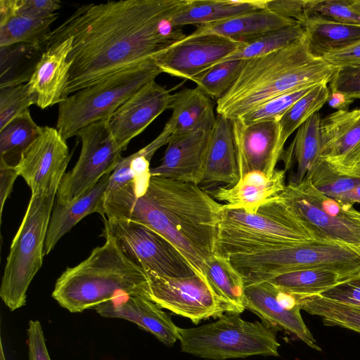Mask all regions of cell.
Masks as SVG:
<instances>
[{"label":"cell","mask_w":360,"mask_h":360,"mask_svg":"<svg viewBox=\"0 0 360 360\" xmlns=\"http://www.w3.org/2000/svg\"><path fill=\"white\" fill-rule=\"evenodd\" d=\"M72 49V39L68 38L46 50L27 82L36 104L45 109L63 100L70 63L68 60Z\"/></svg>","instance_id":"7402d4cb"},{"label":"cell","mask_w":360,"mask_h":360,"mask_svg":"<svg viewBox=\"0 0 360 360\" xmlns=\"http://www.w3.org/2000/svg\"><path fill=\"white\" fill-rule=\"evenodd\" d=\"M33 104L36 99L27 83L0 88V130Z\"/></svg>","instance_id":"ee69618b"},{"label":"cell","mask_w":360,"mask_h":360,"mask_svg":"<svg viewBox=\"0 0 360 360\" xmlns=\"http://www.w3.org/2000/svg\"><path fill=\"white\" fill-rule=\"evenodd\" d=\"M245 61L232 60L217 63L194 77L191 81L217 102L236 81Z\"/></svg>","instance_id":"ab89813d"},{"label":"cell","mask_w":360,"mask_h":360,"mask_svg":"<svg viewBox=\"0 0 360 360\" xmlns=\"http://www.w3.org/2000/svg\"><path fill=\"white\" fill-rule=\"evenodd\" d=\"M0 360H6L5 354H4V347H3L1 338L0 340Z\"/></svg>","instance_id":"9f6ffc18"},{"label":"cell","mask_w":360,"mask_h":360,"mask_svg":"<svg viewBox=\"0 0 360 360\" xmlns=\"http://www.w3.org/2000/svg\"><path fill=\"white\" fill-rule=\"evenodd\" d=\"M205 274L216 292L242 313L245 309V283L229 258L214 255L205 265Z\"/></svg>","instance_id":"d590c367"},{"label":"cell","mask_w":360,"mask_h":360,"mask_svg":"<svg viewBox=\"0 0 360 360\" xmlns=\"http://www.w3.org/2000/svg\"><path fill=\"white\" fill-rule=\"evenodd\" d=\"M101 316L131 321L167 346L179 340V327L161 307L141 293L120 294L94 308Z\"/></svg>","instance_id":"ffe728a7"},{"label":"cell","mask_w":360,"mask_h":360,"mask_svg":"<svg viewBox=\"0 0 360 360\" xmlns=\"http://www.w3.org/2000/svg\"><path fill=\"white\" fill-rule=\"evenodd\" d=\"M162 73L149 58L87 86L62 101L56 129L66 141L92 123L109 120L140 88Z\"/></svg>","instance_id":"52a82bcc"},{"label":"cell","mask_w":360,"mask_h":360,"mask_svg":"<svg viewBox=\"0 0 360 360\" xmlns=\"http://www.w3.org/2000/svg\"><path fill=\"white\" fill-rule=\"evenodd\" d=\"M103 218L101 236L113 237L128 257L145 271L172 278L196 275L180 252L157 231L131 220Z\"/></svg>","instance_id":"30bf717a"},{"label":"cell","mask_w":360,"mask_h":360,"mask_svg":"<svg viewBox=\"0 0 360 360\" xmlns=\"http://www.w3.org/2000/svg\"><path fill=\"white\" fill-rule=\"evenodd\" d=\"M27 334L29 360H51L41 323L30 320Z\"/></svg>","instance_id":"681fc988"},{"label":"cell","mask_w":360,"mask_h":360,"mask_svg":"<svg viewBox=\"0 0 360 360\" xmlns=\"http://www.w3.org/2000/svg\"><path fill=\"white\" fill-rule=\"evenodd\" d=\"M297 24L300 23L293 19L281 16L264 8L226 20L198 25L190 35L217 34L245 42L267 31Z\"/></svg>","instance_id":"484cf974"},{"label":"cell","mask_w":360,"mask_h":360,"mask_svg":"<svg viewBox=\"0 0 360 360\" xmlns=\"http://www.w3.org/2000/svg\"><path fill=\"white\" fill-rule=\"evenodd\" d=\"M58 13L44 18L18 14L11 0H0V47L18 43H34L40 46L49 33Z\"/></svg>","instance_id":"4dcf8cb0"},{"label":"cell","mask_w":360,"mask_h":360,"mask_svg":"<svg viewBox=\"0 0 360 360\" xmlns=\"http://www.w3.org/2000/svg\"><path fill=\"white\" fill-rule=\"evenodd\" d=\"M111 173L102 176L94 187L73 202L65 205L54 203L45 240V255H49L60 239L87 215L98 213L105 217V195Z\"/></svg>","instance_id":"d4e9b609"},{"label":"cell","mask_w":360,"mask_h":360,"mask_svg":"<svg viewBox=\"0 0 360 360\" xmlns=\"http://www.w3.org/2000/svg\"><path fill=\"white\" fill-rule=\"evenodd\" d=\"M212 128L172 134L161 163L150 168V176L200 184Z\"/></svg>","instance_id":"44dd1931"},{"label":"cell","mask_w":360,"mask_h":360,"mask_svg":"<svg viewBox=\"0 0 360 360\" xmlns=\"http://www.w3.org/2000/svg\"><path fill=\"white\" fill-rule=\"evenodd\" d=\"M307 0H266L265 8L281 16L293 19L302 26L306 20Z\"/></svg>","instance_id":"c3c4849f"},{"label":"cell","mask_w":360,"mask_h":360,"mask_svg":"<svg viewBox=\"0 0 360 360\" xmlns=\"http://www.w3.org/2000/svg\"><path fill=\"white\" fill-rule=\"evenodd\" d=\"M231 122L239 179L251 172L271 175L284 152L279 141L278 122L245 124L237 118Z\"/></svg>","instance_id":"e0dca14e"},{"label":"cell","mask_w":360,"mask_h":360,"mask_svg":"<svg viewBox=\"0 0 360 360\" xmlns=\"http://www.w3.org/2000/svg\"><path fill=\"white\" fill-rule=\"evenodd\" d=\"M336 68L308 51L304 37L248 59L231 89L216 102L217 115L237 119L289 91L330 82Z\"/></svg>","instance_id":"3957f363"},{"label":"cell","mask_w":360,"mask_h":360,"mask_svg":"<svg viewBox=\"0 0 360 360\" xmlns=\"http://www.w3.org/2000/svg\"><path fill=\"white\" fill-rule=\"evenodd\" d=\"M184 0H123L84 4L51 30L44 51L72 39L63 100L137 64L186 37L172 18Z\"/></svg>","instance_id":"6da1fadb"},{"label":"cell","mask_w":360,"mask_h":360,"mask_svg":"<svg viewBox=\"0 0 360 360\" xmlns=\"http://www.w3.org/2000/svg\"><path fill=\"white\" fill-rule=\"evenodd\" d=\"M266 0H184L172 18L175 27L215 23L265 8Z\"/></svg>","instance_id":"83f0119b"},{"label":"cell","mask_w":360,"mask_h":360,"mask_svg":"<svg viewBox=\"0 0 360 360\" xmlns=\"http://www.w3.org/2000/svg\"><path fill=\"white\" fill-rule=\"evenodd\" d=\"M56 195V192L32 193L11 243L0 288V297L11 311L26 304L28 287L41 267L46 233Z\"/></svg>","instance_id":"9c48e42d"},{"label":"cell","mask_w":360,"mask_h":360,"mask_svg":"<svg viewBox=\"0 0 360 360\" xmlns=\"http://www.w3.org/2000/svg\"><path fill=\"white\" fill-rule=\"evenodd\" d=\"M352 216L360 219V211L355 210L353 207L347 210Z\"/></svg>","instance_id":"11a10c76"},{"label":"cell","mask_w":360,"mask_h":360,"mask_svg":"<svg viewBox=\"0 0 360 360\" xmlns=\"http://www.w3.org/2000/svg\"><path fill=\"white\" fill-rule=\"evenodd\" d=\"M303 27L308 51L316 58L322 59L360 41V25L307 18Z\"/></svg>","instance_id":"f1b7e54d"},{"label":"cell","mask_w":360,"mask_h":360,"mask_svg":"<svg viewBox=\"0 0 360 360\" xmlns=\"http://www.w3.org/2000/svg\"><path fill=\"white\" fill-rule=\"evenodd\" d=\"M104 207V217L136 221L161 234L210 283L205 265L216 255L223 205L198 185L151 176L138 191L127 185L105 193Z\"/></svg>","instance_id":"7a4b0ae2"},{"label":"cell","mask_w":360,"mask_h":360,"mask_svg":"<svg viewBox=\"0 0 360 360\" xmlns=\"http://www.w3.org/2000/svg\"><path fill=\"white\" fill-rule=\"evenodd\" d=\"M328 83L316 85L311 91L299 99L278 121L280 145H284L289 136L311 115L328 102L330 90Z\"/></svg>","instance_id":"f35d334b"},{"label":"cell","mask_w":360,"mask_h":360,"mask_svg":"<svg viewBox=\"0 0 360 360\" xmlns=\"http://www.w3.org/2000/svg\"><path fill=\"white\" fill-rule=\"evenodd\" d=\"M245 308L274 330H285L312 349H321L304 323L301 308L292 295L266 281L246 284Z\"/></svg>","instance_id":"2e32d148"},{"label":"cell","mask_w":360,"mask_h":360,"mask_svg":"<svg viewBox=\"0 0 360 360\" xmlns=\"http://www.w3.org/2000/svg\"><path fill=\"white\" fill-rule=\"evenodd\" d=\"M320 295L360 307V271Z\"/></svg>","instance_id":"7dc6e473"},{"label":"cell","mask_w":360,"mask_h":360,"mask_svg":"<svg viewBox=\"0 0 360 360\" xmlns=\"http://www.w3.org/2000/svg\"><path fill=\"white\" fill-rule=\"evenodd\" d=\"M301 309L322 317L327 326H338L360 333V307L320 295H294Z\"/></svg>","instance_id":"8d00e7d4"},{"label":"cell","mask_w":360,"mask_h":360,"mask_svg":"<svg viewBox=\"0 0 360 360\" xmlns=\"http://www.w3.org/2000/svg\"><path fill=\"white\" fill-rule=\"evenodd\" d=\"M331 92H339L349 98H360V65L336 68L330 82Z\"/></svg>","instance_id":"f6af8a7d"},{"label":"cell","mask_w":360,"mask_h":360,"mask_svg":"<svg viewBox=\"0 0 360 360\" xmlns=\"http://www.w3.org/2000/svg\"><path fill=\"white\" fill-rule=\"evenodd\" d=\"M245 285L304 269L335 271L345 280L360 271V253L340 243L315 240L266 251L229 257Z\"/></svg>","instance_id":"8992f818"},{"label":"cell","mask_w":360,"mask_h":360,"mask_svg":"<svg viewBox=\"0 0 360 360\" xmlns=\"http://www.w3.org/2000/svg\"><path fill=\"white\" fill-rule=\"evenodd\" d=\"M44 52L34 43L0 47V88L27 83Z\"/></svg>","instance_id":"1f68e13d"},{"label":"cell","mask_w":360,"mask_h":360,"mask_svg":"<svg viewBox=\"0 0 360 360\" xmlns=\"http://www.w3.org/2000/svg\"><path fill=\"white\" fill-rule=\"evenodd\" d=\"M172 94L152 80L127 99L108 120V126L123 151L161 113L169 108Z\"/></svg>","instance_id":"d6986e66"},{"label":"cell","mask_w":360,"mask_h":360,"mask_svg":"<svg viewBox=\"0 0 360 360\" xmlns=\"http://www.w3.org/2000/svg\"><path fill=\"white\" fill-rule=\"evenodd\" d=\"M320 159L337 172L360 175V108L336 110L321 119Z\"/></svg>","instance_id":"ac0fdd59"},{"label":"cell","mask_w":360,"mask_h":360,"mask_svg":"<svg viewBox=\"0 0 360 360\" xmlns=\"http://www.w3.org/2000/svg\"><path fill=\"white\" fill-rule=\"evenodd\" d=\"M306 18L360 25V0H307Z\"/></svg>","instance_id":"60d3db41"},{"label":"cell","mask_w":360,"mask_h":360,"mask_svg":"<svg viewBox=\"0 0 360 360\" xmlns=\"http://www.w3.org/2000/svg\"><path fill=\"white\" fill-rule=\"evenodd\" d=\"M285 169H276L271 175L260 172L245 174L232 186L210 191L213 198L225 202L224 207L255 212L265 202L277 197L286 184Z\"/></svg>","instance_id":"603a6c76"},{"label":"cell","mask_w":360,"mask_h":360,"mask_svg":"<svg viewBox=\"0 0 360 360\" xmlns=\"http://www.w3.org/2000/svg\"><path fill=\"white\" fill-rule=\"evenodd\" d=\"M11 2L15 13L34 18L51 17L62 6V2L58 0H11Z\"/></svg>","instance_id":"bcb514c9"},{"label":"cell","mask_w":360,"mask_h":360,"mask_svg":"<svg viewBox=\"0 0 360 360\" xmlns=\"http://www.w3.org/2000/svg\"><path fill=\"white\" fill-rule=\"evenodd\" d=\"M70 158L66 141L56 128L46 126L22 153L15 167L32 193H58Z\"/></svg>","instance_id":"5bb4252c"},{"label":"cell","mask_w":360,"mask_h":360,"mask_svg":"<svg viewBox=\"0 0 360 360\" xmlns=\"http://www.w3.org/2000/svg\"><path fill=\"white\" fill-rule=\"evenodd\" d=\"M243 44L217 34H189L153 59L162 72L191 80L236 52Z\"/></svg>","instance_id":"9a60e30c"},{"label":"cell","mask_w":360,"mask_h":360,"mask_svg":"<svg viewBox=\"0 0 360 360\" xmlns=\"http://www.w3.org/2000/svg\"><path fill=\"white\" fill-rule=\"evenodd\" d=\"M42 127L33 120L30 110L14 118L0 130V160L15 167Z\"/></svg>","instance_id":"e575fe53"},{"label":"cell","mask_w":360,"mask_h":360,"mask_svg":"<svg viewBox=\"0 0 360 360\" xmlns=\"http://www.w3.org/2000/svg\"><path fill=\"white\" fill-rule=\"evenodd\" d=\"M322 59L335 68L360 65V41L347 49L328 53Z\"/></svg>","instance_id":"f907efd6"},{"label":"cell","mask_w":360,"mask_h":360,"mask_svg":"<svg viewBox=\"0 0 360 360\" xmlns=\"http://www.w3.org/2000/svg\"><path fill=\"white\" fill-rule=\"evenodd\" d=\"M342 207L344 211L352 207L354 204L360 203V186H356L335 199Z\"/></svg>","instance_id":"f5cc1de1"},{"label":"cell","mask_w":360,"mask_h":360,"mask_svg":"<svg viewBox=\"0 0 360 360\" xmlns=\"http://www.w3.org/2000/svg\"><path fill=\"white\" fill-rule=\"evenodd\" d=\"M345 280L335 271L311 269L280 274L266 282L292 295H321Z\"/></svg>","instance_id":"836d02e7"},{"label":"cell","mask_w":360,"mask_h":360,"mask_svg":"<svg viewBox=\"0 0 360 360\" xmlns=\"http://www.w3.org/2000/svg\"><path fill=\"white\" fill-rule=\"evenodd\" d=\"M171 135L170 130L165 126L158 136L149 144L127 157H122L110 174L105 193L138 180L150 178V160L160 147L167 144Z\"/></svg>","instance_id":"d6a6232c"},{"label":"cell","mask_w":360,"mask_h":360,"mask_svg":"<svg viewBox=\"0 0 360 360\" xmlns=\"http://www.w3.org/2000/svg\"><path fill=\"white\" fill-rule=\"evenodd\" d=\"M19 176L16 167L11 166L4 161L0 160V217L2 219V213L4 203L12 192L14 182Z\"/></svg>","instance_id":"816d5d0a"},{"label":"cell","mask_w":360,"mask_h":360,"mask_svg":"<svg viewBox=\"0 0 360 360\" xmlns=\"http://www.w3.org/2000/svg\"><path fill=\"white\" fill-rule=\"evenodd\" d=\"M315 240L313 231L278 195L255 212L223 205L216 254L228 258Z\"/></svg>","instance_id":"5b68a950"},{"label":"cell","mask_w":360,"mask_h":360,"mask_svg":"<svg viewBox=\"0 0 360 360\" xmlns=\"http://www.w3.org/2000/svg\"><path fill=\"white\" fill-rule=\"evenodd\" d=\"M146 272L148 280V297L162 309L186 317L195 324L204 319L219 318L228 312L240 314L208 281L197 275L172 278Z\"/></svg>","instance_id":"7c38bea8"},{"label":"cell","mask_w":360,"mask_h":360,"mask_svg":"<svg viewBox=\"0 0 360 360\" xmlns=\"http://www.w3.org/2000/svg\"><path fill=\"white\" fill-rule=\"evenodd\" d=\"M103 237V245L77 265L67 268L56 282L52 297L71 313L94 309L120 294L148 297L145 270L128 257L113 237Z\"/></svg>","instance_id":"277c9868"},{"label":"cell","mask_w":360,"mask_h":360,"mask_svg":"<svg viewBox=\"0 0 360 360\" xmlns=\"http://www.w3.org/2000/svg\"><path fill=\"white\" fill-rule=\"evenodd\" d=\"M316 85L304 86L274 97L238 119L245 124L266 121L278 122L294 103L311 91Z\"/></svg>","instance_id":"7bdbcfd3"},{"label":"cell","mask_w":360,"mask_h":360,"mask_svg":"<svg viewBox=\"0 0 360 360\" xmlns=\"http://www.w3.org/2000/svg\"><path fill=\"white\" fill-rule=\"evenodd\" d=\"M276 332L262 322L248 321L238 313L228 312L214 322L179 328V341L182 352L207 359L278 356Z\"/></svg>","instance_id":"ba28073f"},{"label":"cell","mask_w":360,"mask_h":360,"mask_svg":"<svg viewBox=\"0 0 360 360\" xmlns=\"http://www.w3.org/2000/svg\"><path fill=\"white\" fill-rule=\"evenodd\" d=\"M321 118L319 112L311 115L298 129L296 135L282 158L287 171L295 164L296 172L290 182L300 183L309 174L320 158L321 150Z\"/></svg>","instance_id":"f546056e"},{"label":"cell","mask_w":360,"mask_h":360,"mask_svg":"<svg viewBox=\"0 0 360 360\" xmlns=\"http://www.w3.org/2000/svg\"><path fill=\"white\" fill-rule=\"evenodd\" d=\"M304 37V29L300 24L271 30L243 42L236 52L219 63L232 60H248L265 55Z\"/></svg>","instance_id":"74e56055"},{"label":"cell","mask_w":360,"mask_h":360,"mask_svg":"<svg viewBox=\"0 0 360 360\" xmlns=\"http://www.w3.org/2000/svg\"><path fill=\"white\" fill-rule=\"evenodd\" d=\"M320 196L306 176L298 184L289 182L278 198L309 226L316 240L338 243L360 253V219L347 211L332 215L322 206Z\"/></svg>","instance_id":"4fadbf2b"},{"label":"cell","mask_w":360,"mask_h":360,"mask_svg":"<svg viewBox=\"0 0 360 360\" xmlns=\"http://www.w3.org/2000/svg\"><path fill=\"white\" fill-rule=\"evenodd\" d=\"M215 102L198 86L184 89L172 94L169 108L172 114L165 126L172 134L211 129L216 120Z\"/></svg>","instance_id":"4316f807"},{"label":"cell","mask_w":360,"mask_h":360,"mask_svg":"<svg viewBox=\"0 0 360 360\" xmlns=\"http://www.w3.org/2000/svg\"><path fill=\"white\" fill-rule=\"evenodd\" d=\"M307 176H309L312 184L320 192L333 200L360 186V175L352 176L341 174L320 158Z\"/></svg>","instance_id":"b9f144b4"},{"label":"cell","mask_w":360,"mask_h":360,"mask_svg":"<svg viewBox=\"0 0 360 360\" xmlns=\"http://www.w3.org/2000/svg\"><path fill=\"white\" fill-rule=\"evenodd\" d=\"M77 136L82 140L79 159L64 175L56 195V202L63 205L94 187L102 176L113 171L122 158V150L112 135L108 120L84 127Z\"/></svg>","instance_id":"8fae6325"},{"label":"cell","mask_w":360,"mask_h":360,"mask_svg":"<svg viewBox=\"0 0 360 360\" xmlns=\"http://www.w3.org/2000/svg\"><path fill=\"white\" fill-rule=\"evenodd\" d=\"M238 180L231 120L217 115L208 138L200 184L224 183L229 186Z\"/></svg>","instance_id":"cb8c5ba5"},{"label":"cell","mask_w":360,"mask_h":360,"mask_svg":"<svg viewBox=\"0 0 360 360\" xmlns=\"http://www.w3.org/2000/svg\"><path fill=\"white\" fill-rule=\"evenodd\" d=\"M354 100L349 98L345 94L339 92H330L328 103L329 105L337 110H349L350 105Z\"/></svg>","instance_id":"db71d44e"}]
</instances>
